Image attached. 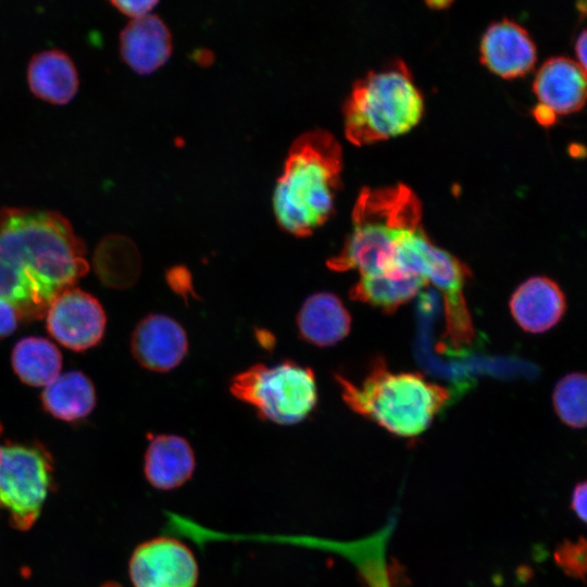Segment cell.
<instances>
[{
  "mask_svg": "<svg viewBox=\"0 0 587 587\" xmlns=\"http://www.w3.org/2000/svg\"><path fill=\"white\" fill-rule=\"evenodd\" d=\"M68 221L51 211L0 209V299L18 316L41 317L88 271Z\"/></svg>",
  "mask_w": 587,
  "mask_h": 587,
  "instance_id": "obj_1",
  "label": "cell"
},
{
  "mask_svg": "<svg viewBox=\"0 0 587 587\" xmlns=\"http://www.w3.org/2000/svg\"><path fill=\"white\" fill-rule=\"evenodd\" d=\"M341 168V148L328 132L314 129L294 141L273 197L282 229L309 236L329 218Z\"/></svg>",
  "mask_w": 587,
  "mask_h": 587,
  "instance_id": "obj_2",
  "label": "cell"
},
{
  "mask_svg": "<svg viewBox=\"0 0 587 587\" xmlns=\"http://www.w3.org/2000/svg\"><path fill=\"white\" fill-rule=\"evenodd\" d=\"M334 378L347 407L402 438L423 434L451 398L421 373L391 372L382 357L372 360L360 385L338 373Z\"/></svg>",
  "mask_w": 587,
  "mask_h": 587,
  "instance_id": "obj_3",
  "label": "cell"
},
{
  "mask_svg": "<svg viewBox=\"0 0 587 587\" xmlns=\"http://www.w3.org/2000/svg\"><path fill=\"white\" fill-rule=\"evenodd\" d=\"M421 202L409 187L362 189L352 211V232L327 260L328 268L357 270L361 276L390 272L400 240L421 227Z\"/></svg>",
  "mask_w": 587,
  "mask_h": 587,
  "instance_id": "obj_4",
  "label": "cell"
},
{
  "mask_svg": "<svg viewBox=\"0 0 587 587\" xmlns=\"http://www.w3.org/2000/svg\"><path fill=\"white\" fill-rule=\"evenodd\" d=\"M423 97L407 65L395 60L355 82L345 109V134L364 146L411 130L422 118Z\"/></svg>",
  "mask_w": 587,
  "mask_h": 587,
  "instance_id": "obj_5",
  "label": "cell"
},
{
  "mask_svg": "<svg viewBox=\"0 0 587 587\" xmlns=\"http://www.w3.org/2000/svg\"><path fill=\"white\" fill-rule=\"evenodd\" d=\"M229 391L261 420L278 425L304 421L319 401L314 372L292 360L253 364L232 377Z\"/></svg>",
  "mask_w": 587,
  "mask_h": 587,
  "instance_id": "obj_6",
  "label": "cell"
},
{
  "mask_svg": "<svg viewBox=\"0 0 587 587\" xmlns=\"http://www.w3.org/2000/svg\"><path fill=\"white\" fill-rule=\"evenodd\" d=\"M51 466L38 448L22 445L0 448V504L13 526L33 525L48 496Z\"/></svg>",
  "mask_w": 587,
  "mask_h": 587,
  "instance_id": "obj_7",
  "label": "cell"
},
{
  "mask_svg": "<svg viewBox=\"0 0 587 587\" xmlns=\"http://www.w3.org/2000/svg\"><path fill=\"white\" fill-rule=\"evenodd\" d=\"M470 275L467 266L458 258L432 242L428 245L424 277L442 295L446 334L457 347L472 344L475 337L472 316L463 295Z\"/></svg>",
  "mask_w": 587,
  "mask_h": 587,
  "instance_id": "obj_8",
  "label": "cell"
},
{
  "mask_svg": "<svg viewBox=\"0 0 587 587\" xmlns=\"http://www.w3.org/2000/svg\"><path fill=\"white\" fill-rule=\"evenodd\" d=\"M129 576L135 587H195L198 566L184 544L160 537L135 549L129 561Z\"/></svg>",
  "mask_w": 587,
  "mask_h": 587,
  "instance_id": "obj_9",
  "label": "cell"
},
{
  "mask_svg": "<svg viewBox=\"0 0 587 587\" xmlns=\"http://www.w3.org/2000/svg\"><path fill=\"white\" fill-rule=\"evenodd\" d=\"M47 329L61 345L74 351L96 346L105 328V313L91 295L68 288L59 294L47 312Z\"/></svg>",
  "mask_w": 587,
  "mask_h": 587,
  "instance_id": "obj_10",
  "label": "cell"
},
{
  "mask_svg": "<svg viewBox=\"0 0 587 587\" xmlns=\"http://www.w3.org/2000/svg\"><path fill=\"white\" fill-rule=\"evenodd\" d=\"M188 336L175 319L153 313L145 316L135 327L130 349L135 360L152 372H170L188 353Z\"/></svg>",
  "mask_w": 587,
  "mask_h": 587,
  "instance_id": "obj_11",
  "label": "cell"
},
{
  "mask_svg": "<svg viewBox=\"0 0 587 587\" xmlns=\"http://www.w3.org/2000/svg\"><path fill=\"white\" fill-rule=\"evenodd\" d=\"M479 53L482 63L505 79L526 75L537 60L536 46L528 32L510 20L488 26L480 40Z\"/></svg>",
  "mask_w": 587,
  "mask_h": 587,
  "instance_id": "obj_12",
  "label": "cell"
},
{
  "mask_svg": "<svg viewBox=\"0 0 587 587\" xmlns=\"http://www.w3.org/2000/svg\"><path fill=\"white\" fill-rule=\"evenodd\" d=\"M509 308L513 320L524 332L542 334L562 320L566 298L554 280L534 276L514 290Z\"/></svg>",
  "mask_w": 587,
  "mask_h": 587,
  "instance_id": "obj_13",
  "label": "cell"
},
{
  "mask_svg": "<svg viewBox=\"0 0 587 587\" xmlns=\"http://www.w3.org/2000/svg\"><path fill=\"white\" fill-rule=\"evenodd\" d=\"M539 105L555 116L579 111L586 99V71L569 58L547 60L534 80Z\"/></svg>",
  "mask_w": 587,
  "mask_h": 587,
  "instance_id": "obj_14",
  "label": "cell"
},
{
  "mask_svg": "<svg viewBox=\"0 0 587 587\" xmlns=\"http://www.w3.org/2000/svg\"><path fill=\"white\" fill-rule=\"evenodd\" d=\"M172 49L171 32L154 14L133 18L120 35L122 59L139 75L151 74L164 65Z\"/></svg>",
  "mask_w": 587,
  "mask_h": 587,
  "instance_id": "obj_15",
  "label": "cell"
},
{
  "mask_svg": "<svg viewBox=\"0 0 587 587\" xmlns=\"http://www.w3.org/2000/svg\"><path fill=\"white\" fill-rule=\"evenodd\" d=\"M296 326L301 340L327 348L349 335L351 315L337 295L320 291L303 301L296 316Z\"/></svg>",
  "mask_w": 587,
  "mask_h": 587,
  "instance_id": "obj_16",
  "label": "cell"
},
{
  "mask_svg": "<svg viewBox=\"0 0 587 587\" xmlns=\"http://www.w3.org/2000/svg\"><path fill=\"white\" fill-rule=\"evenodd\" d=\"M195 467V453L185 437L175 434L151 436L143 470L153 487L162 490L177 488L192 476Z\"/></svg>",
  "mask_w": 587,
  "mask_h": 587,
  "instance_id": "obj_17",
  "label": "cell"
},
{
  "mask_svg": "<svg viewBox=\"0 0 587 587\" xmlns=\"http://www.w3.org/2000/svg\"><path fill=\"white\" fill-rule=\"evenodd\" d=\"M27 83L39 99L63 105L77 93L78 72L65 52L52 49L35 54L27 66Z\"/></svg>",
  "mask_w": 587,
  "mask_h": 587,
  "instance_id": "obj_18",
  "label": "cell"
},
{
  "mask_svg": "<svg viewBox=\"0 0 587 587\" xmlns=\"http://www.w3.org/2000/svg\"><path fill=\"white\" fill-rule=\"evenodd\" d=\"M42 405L54 417L73 422L87 416L96 404L90 379L78 371L59 375L41 394Z\"/></svg>",
  "mask_w": 587,
  "mask_h": 587,
  "instance_id": "obj_19",
  "label": "cell"
},
{
  "mask_svg": "<svg viewBox=\"0 0 587 587\" xmlns=\"http://www.w3.org/2000/svg\"><path fill=\"white\" fill-rule=\"evenodd\" d=\"M422 276L378 274L361 276L349 291L350 299L394 313L411 301L426 285Z\"/></svg>",
  "mask_w": 587,
  "mask_h": 587,
  "instance_id": "obj_20",
  "label": "cell"
},
{
  "mask_svg": "<svg viewBox=\"0 0 587 587\" xmlns=\"http://www.w3.org/2000/svg\"><path fill=\"white\" fill-rule=\"evenodd\" d=\"M12 366L22 382L29 386H47L59 376L62 357L48 339L26 337L12 351Z\"/></svg>",
  "mask_w": 587,
  "mask_h": 587,
  "instance_id": "obj_21",
  "label": "cell"
},
{
  "mask_svg": "<svg viewBox=\"0 0 587 587\" xmlns=\"http://www.w3.org/2000/svg\"><path fill=\"white\" fill-rule=\"evenodd\" d=\"M553 409L562 423L574 429L586 426V375L573 372L563 376L552 392Z\"/></svg>",
  "mask_w": 587,
  "mask_h": 587,
  "instance_id": "obj_22",
  "label": "cell"
},
{
  "mask_svg": "<svg viewBox=\"0 0 587 587\" xmlns=\"http://www.w3.org/2000/svg\"><path fill=\"white\" fill-rule=\"evenodd\" d=\"M585 545L570 542L563 545L557 551V560L564 570H569L572 574L584 572L585 569Z\"/></svg>",
  "mask_w": 587,
  "mask_h": 587,
  "instance_id": "obj_23",
  "label": "cell"
},
{
  "mask_svg": "<svg viewBox=\"0 0 587 587\" xmlns=\"http://www.w3.org/2000/svg\"><path fill=\"white\" fill-rule=\"evenodd\" d=\"M160 0H109L121 13L138 18L149 14Z\"/></svg>",
  "mask_w": 587,
  "mask_h": 587,
  "instance_id": "obj_24",
  "label": "cell"
},
{
  "mask_svg": "<svg viewBox=\"0 0 587 587\" xmlns=\"http://www.w3.org/2000/svg\"><path fill=\"white\" fill-rule=\"evenodd\" d=\"M167 282L173 290L185 299H188L190 295L195 296L190 277L186 270H180L178 267L171 270L167 274Z\"/></svg>",
  "mask_w": 587,
  "mask_h": 587,
  "instance_id": "obj_25",
  "label": "cell"
},
{
  "mask_svg": "<svg viewBox=\"0 0 587 587\" xmlns=\"http://www.w3.org/2000/svg\"><path fill=\"white\" fill-rule=\"evenodd\" d=\"M18 314L8 302L0 299V339L12 334L17 325Z\"/></svg>",
  "mask_w": 587,
  "mask_h": 587,
  "instance_id": "obj_26",
  "label": "cell"
},
{
  "mask_svg": "<svg viewBox=\"0 0 587 587\" xmlns=\"http://www.w3.org/2000/svg\"><path fill=\"white\" fill-rule=\"evenodd\" d=\"M586 482L578 483L571 496V509L583 522L586 521Z\"/></svg>",
  "mask_w": 587,
  "mask_h": 587,
  "instance_id": "obj_27",
  "label": "cell"
},
{
  "mask_svg": "<svg viewBox=\"0 0 587 587\" xmlns=\"http://www.w3.org/2000/svg\"><path fill=\"white\" fill-rule=\"evenodd\" d=\"M586 32L583 30L575 42V54L579 66L586 71Z\"/></svg>",
  "mask_w": 587,
  "mask_h": 587,
  "instance_id": "obj_28",
  "label": "cell"
},
{
  "mask_svg": "<svg viewBox=\"0 0 587 587\" xmlns=\"http://www.w3.org/2000/svg\"><path fill=\"white\" fill-rule=\"evenodd\" d=\"M534 115L536 120L544 126H550L555 122L557 116L551 113L549 110L541 105H537L534 110Z\"/></svg>",
  "mask_w": 587,
  "mask_h": 587,
  "instance_id": "obj_29",
  "label": "cell"
},
{
  "mask_svg": "<svg viewBox=\"0 0 587 587\" xmlns=\"http://www.w3.org/2000/svg\"><path fill=\"white\" fill-rule=\"evenodd\" d=\"M425 3L434 10H442L448 8L454 0H424Z\"/></svg>",
  "mask_w": 587,
  "mask_h": 587,
  "instance_id": "obj_30",
  "label": "cell"
},
{
  "mask_svg": "<svg viewBox=\"0 0 587 587\" xmlns=\"http://www.w3.org/2000/svg\"><path fill=\"white\" fill-rule=\"evenodd\" d=\"M0 430H1V428H0ZM0 448H1V446H0Z\"/></svg>",
  "mask_w": 587,
  "mask_h": 587,
  "instance_id": "obj_31",
  "label": "cell"
}]
</instances>
